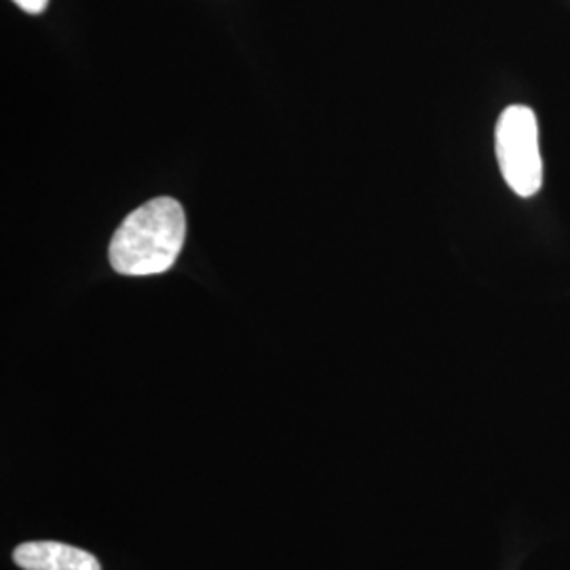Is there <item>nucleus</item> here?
I'll return each mask as SVG.
<instances>
[{"label": "nucleus", "mask_w": 570, "mask_h": 570, "mask_svg": "<svg viewBox=\"0 0 570 570\" xmlns=\"http://www.w3.org/2000/svg\"><path fill=\"white\" fill-rule=\"evenodd\" d=\"M184 239L186 216L183 205L171 197H159L122 220L108 247V258L119 275H161L178 261Z\"/></svg>", "instance_id": "nucleus-1"}, {"label": "nucleus", "mask_w": 570, "mask_h": 570, "mask_svg": "<svg viewBox=\"0 0 570 570\" xmlns=\"http://www.w3.org/2000/svg\"><path fill=\"white\" fill-rule=\"evenodd\" d=\"M494 148L499 169L511 190L532 197L543 183V161L539 150V125L529 106H508L497 122Z\"/></svg>", "instance_id": "nucleus-2"}, {"label": "nucleus", "mask_w": 570, "mask_h": 570, "mask_svg": "<svg viewBox=\"0 0 570 570\" xmlns=\"http://www.w3.org/2000/svg\"><path fill=\"white\" fill-rule=\"evenodd\" d=\"M13 562L21 570H102L94 553L60 541H26L13 551Z\"/></svg>", "instance_id": "nucleus-3"}, {"label": "nucleus", "mask_w": 570, "mask_h": 570, "mask_svg": "<svg viewBox=\"0 0 570 570\" xmlns=\"http://www.w3.org/2000/svg\"><path fill=\"white\" fill-rule=\"evenodd\" d=\"M13 2L20 7L21 11H26L30 16H39L49 4V0H13Z\"/></svg>", "instance_id": "nucleus-4"}]
</instances>
